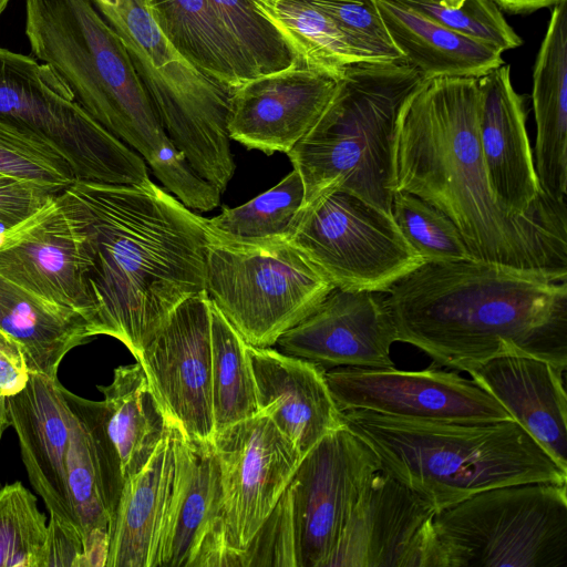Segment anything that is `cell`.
Here are the masks:
<instances>
[{
    "instance_id": "obj_35",
    "label": "cell",
    "mask_w": 567,
    "mask_h": 567,
    "mask_svg": "<svg viewBox=\"0 0 567 567\" xmlns=\"http://www.w3.org/2000/svg\"><path fill=\"white\" fill-rule=\"evenodd\" d=\"M50 529L38 498L21 482L0 488V567H48Z\"/></svg>"
},
{
    "instance_id": "obj_22",
    "label": "cell",
    "mask_w": 567,
    "mask_h": 567,
    "mask_svg": "<svg viewBox=\"0 0 567 567\" xmlns=\"http://www.w3.org/2000/svg\"><path fill=\"white\" fill-rule=\"evenodd\" d=\"M337 81L293 60L284 70L244 82L230 100V140L267 155L287 154L315 126Z\"/></svg>"
},
{
    "instance_id": "obj_46",
    "label": "cell",
    "mask_w": 567,
    "mask_h": 567,
    "mask_svg": "<svg viewBox=\"0 0 567 567\" xmlns=\"http://www.w3.org/2000/svg\"><path fill=\"white\" fill-rule=\"evenodd\" d=\"M10 0H0V17L1 14L3 13V11L6 10L8 3H9Z\"/></svg>"
},
{
    "instance_id": "obj_41",
    "label": "cell",
    "mask_w": 567,
    "mask_h": 567,
    "mask_svg": "<svg viewBox=\"0 0 567 567\" xmlns=\"http://www.w3.org/2000/svg\"><path fill=\"white\" fill-rule=\"evenodd\" d=\"M252 566L297 567V548L287 488L241 555V567Z\"/></svg>"
},
{
    "instance_id": "obj_40",
    "label": "cell",
    "mask_w": 567,
    "mask_h": 567,
    "mask_svg": "<svg viewBox=\"0 0 567 567\" xmlns=\"http://www.w3.org/2000/svg\"><path fill=\"white\" fill-rule=\"evenodd\" d=\"M441 24L480 39L502 52L522 44L491 0H389Z\"/></svg>"
},
{
    "instance_id": "obj_3",
    "label": "cell",
    "mask_w": 567,
    "mask_h": 567,
    "mask_svg": "<svg viewBox=\"0 0 567 567\" xmlns=\"http://www.w3.org/2000/svg\"><path fill=\"white\" fill-rule=\"evenodd\" d=\"M384 297L396 339L440 367L467 371L525 355L567 368V282L473 259L424 262Z\"/></svg>"
},
{
    "instance_id": "obj_13",
    "label": "cell",
    "mask_w": 567,
    "mask_h": 567,
    "mask_svg": "<svg viewBox=\"0 0 567 567\" xmlns=\"http://www.w3.org/2000/svg\"><path fill=\"white\" fill-rule=\"evenodd\" d=\"M90 266L85 215L68 188L21 223L0 231V274L27 291L78 312L87 329Z\"/></svg>"
},
{
    "instance_id": "obj_28",
    "label": "cell",
    "mask_w": 567,
    "mask_h": 567,
    "mask_svg": "<svg viewBox=\"0 0 567 567\" xmlns=\"http://www.w3.org/2000/svg\"><path fill=\"white\" fill-rule=\"evenodd\" d=\"M189 444V470L162 567H228L216 454L213 444Z\"/></svg>"
},
{
    "instance_id": "obj_21",
    "label": "cell",
    "mask_w": 567,
    "mask_h": 567,
    "mask_svg": "<svg viewBox=\"0 0 567 567\" xmlns=\"http://www.w3.org/2000/svg\"><path fill=\"white\" fill-rule=\"evenodd\" d=\"M395 326L381 292L333 288L318 307L282 333L284 353L334 368L394 367Z\"/></svg>"
},
{
    "instance_id": "obj_34",
    "label": "cell",
    "mask_w": 567,
    "mask_h": 567,
    "mask_svg": "<svg viewBox=\"0 0 567 567\" xmlns=\"http://www.w3.org/2000/svg\"><path fill=\"white\" fill-rule=\"evenodd\" d=\"M305 199L302 179L292 169L274 187L235 208L207 219L219 236L246 244L289 241Z\"/></svg>"
},
{
    "instance_id": "obj_8",
    "label": "cell",
    "mask_w": 567,
    "mask_h": 567,
    "mask_svg": "<svg viewBox=\"0 0 567 567\" xmlns=\"http://www.w3.org/2000/svg\"><path fill=\"white\" fill-rule=\"evenodd\" d=\"M567 484H509L436 511L443 567H566Z\"/></svg>"
},
{
    "instance_id": "obj_18",
    "label": "cell",
    "mask_w": 567,
    "mask_h": 567,
    "mask_svg": "<svg viewBox=\"0 0 567 567\" xmlns=\"http://www.w3.org/2000/svg\"><path fill=\"white\" fill-rule=\"evenodd\" d=\"M190 464L172 423L146 465L128 477L110 526L105 567H162Z\"/></svg>"
},
{
    "instance_id": "obj_42",
    "label": "cell",
    "mask_w": 567,
    "mask_h": 567,
    "mask_svg": "<svg viewBox=\"0 0 567 567\" xmlns=\"http://www.w3.org/2000/svg\"><path fill=\"white\" fill-rule=\"evenodd\" d=\"M61 190L0 173V231L31 216Z\"/></svg>"
},
{
    "instance_id": "obj_6",
    "label": "cell",
    "mask_w": 567,
    "mask_h": 567,
    "mask_svg": "<svg viewBox=\"0 0 567 567\" xmlns=\"http://www.w3.org/2000/svg\"><path fill=\"white\" fill-rule=\"evenodd\" d=\"M24 32L32 55L147 164L173 148L126 49L89 0H25Z\"/></svg>"
},
{
    "instance_id": "obj_9",
    "label": "cell",
    "mask_w": 567,
    "mask_h": 567,
    "mask_svg": "<svg viewBox=\"0 0 567 567\" xmlns=\"http://www.w3.org/2000/svg\"><path fill=\"white\" fill-rule=\"evenodd\" d=\"M333 288L290 241L237 243L208 229L206 291L250 346L276 344Z\"/></svg>"
},
{
    "instance_id": "obj_39",
    "label": "cell",
    "mask_w": 567,
    "mask_h": 567,
    "mask_svg": "<svg viewBox=\"0 0 567 567\" xmlns=\"http://www.w3.org/2000/svg\"><path fill=\"white\" fill-rule=\"evenodd\" d=\"M220 23L259 75L288 68L293 58L275 28L251 0H208Z\"/></svg>"
},
{
    "instance_id": "obj_27",
    "label": "cell",
    "mask_w": 567,
    "mask_h": 567,
    "mask_svg": "<svg viewBox=\"0 0 567 567\" xmlns=\"http://www.w3.org/2000/svg\"><path fill=\"white\" fill-rule=\"evenodd\" d=\"M390 39L422 80L480 78L504 63L502 51L389 0H375Z\"/></svg>"
},
{
    "instance_id": "obj_32",
    "label": "cell",
    "mask_w": 567,
    "mask_h": 567,
    "mask_svg": "<svg viewBox=\"0 0 567 567\" xmlns=\"http://www.w3.org/2000/svg\"><path fill=\"white\" fill-rule=\"evenodd\" d=\"M65 483L70 508L82 537L83 566L105 567L111 516L91 439L74 415Z\"/></svg>"
},
{
    "instance_id": "obj_12",
    "label": "cell",
    "mask_w": 567,
    "mask_h": 567,
    "mask_svg": "<svg viewBox=\"0 0 567 567\" xmlns=\"http://www.w3.org/2000/svg\"><path fill=\"white\" fill-rule=\"evenodd\" d=\"M213 447L224 545L229 566L241 567L244 550L276 507L302 456L262 411L216 433Z\"/></svg>"
},
{
    "instance_id": "obj_17",
    "label": "cell",
    "mask_w": 567,
    "mask_h": 567,
    "mask_svg": "<svg viewBox=\"0 0 567 567\" xmlns=\"http://www.w3.org/2000/svg\"><path fill=\"white\" fill-rule=\"evenodd\" d=\"M435 513L426 499L380 468L324 567H443Z\"/></svg>"
},
{
    "instance_id": "obj_24",
    "label": "cell",
    "mask_w": 567,
    "mask_h": 567,
    "mask_svg": "<svg viewBox=\"0 0 567 567\" xmlns=\"http://www.w3.org/2000/svg\"><path fill=\"white\" fill-rule=\"evenodd\" d=\"M246 350L258 410L270 416L302 457L344 425L323 368L271 347L247 343Z\"/></svg>"
},
{
    "instance_id": "obj_33",
    "label": "cell",
    "mask_w": 567,
    "mask_h": 567,
    "mask_svg": "<svg viewBox=\"0 0 567 567\" xmlns=\"http://www.w3.org/2000/svg\"><path fill=\"white\" fill-rule=\"evenodd\" d=\"M246 346L240 333L210 300L215 434L259 412Z\"/></svg>"
},
{
    "instance_id": "obj_10",
    "label": "cell",
    "mask_w": 567,
    "mask_h": 567,
    "mask_svg": "<svg viewBox=\"0 0 567 567\" xmlns=\"http://www.w3.org/2000/svg\"><path fill=\"white\" fill-rule=\"evenodd\" d=\"M0 117L49 142L71 163L78 179L150 181L144 158L95 121L48 64L1 47Z\"/></svg>"
},
{
    "instance_id": "obj_29",
    "label": "cell",
    "mask_w": 567,
    "mask_h": 567,
    "mask_svg": "<svg viewBox=\"0 0 567 567\" xmlns=\"http://www.w3.org/2000/svg\"><path fill=\"white\" fill-rule=\"evenodd\" d=\"M175 50L207 76L236 89L258 76L208 0H144Z\"/></svg>"
},
{
    "instance_id": "obj_14",
    "label": "cell",
    "mask_w": 567,
    "mask_h": 567,
    "mask_svg": "<svg viewBox=\"0 0 567 567\" xmlns=\"http://www.w3.org/2000/svg\"><path fill=\"white\" fill-rule=\"evenodd\" d=\"M379 470L374 453L346 425L327 434L302 457L287 486L297 567L326 566Z\"/></svg>"
},
{
    "instance_id": "obj_26",
    "label": "cell",
    "mask_w": 567,
    "mask_h": 567,
    "mask_svg": "<svg viewBox=\"0 0 567 567\" xmlns=\"http://www.w3.org/2000/svg\"><path fill=\"white\" fill-rule=\"evenodd\" d=\"M535 171L554 202L567 195V0L554 6L533 71Z\"/></svg>"
},
{
    "instance_id": "obj_23",
    "label": "cell",
    "mask_w": 567,
    "mask_h": 567,
    "mask_svg": "<svg viewBox=\"0 0 567 567\" xmlns=\"http://www.w3.org/2000/svg\"><path fill=\"white\" fill-rule=\"evenodd\" d=\"M61 386L58 377L31 371L25 388L8 398L7 410L29 481L50 514L49 523L83 551L82 537L66 493V456L73 414Z\"/></svg>"
},
{
    "instance_id": "obj_31",
    "label": "cell",
    "mask_w": 567,
    "mask_h": 567,
    "mask_svg": "<svg viewBox=\"0 0 567 567\" xmlns=\"http://www.w3.org/2000/svg\"><path fill=\"white\" fill-rule=\"evenodd\" d=\"M275 28L293 60L339 80L353 64L347 43L333 21L307 0H251Z\"/></svg>"
},
{
    "instance_id": "obj_25",
    "label": "cell",
    "mask_w": 567,
    "mask_h": 567,
    "mask_svg": "<svg viewBox=\"0 0 567 567\" xmlns=\"http://www.w3.org/2000/svg\"><path fill=\"white\" fill-rule=\"evenodd\" d=\"M567 471V396L564 371L525 355H502L466 371Z\"/></svg>"
},
{
    "instance_id": "obj_11",
    "label": "cell",
    "mask_w": 567,
    "mask_h": 567,
    "mask_svg": "<svg viewBox=\"0 0 567 567\" xmlns=\"http://www.w3.org/2000/svg\"><path fill=\"white\" fill-rule=\"evenodd\" d=\"M289 241L341 289L386 293L424 264L391 215L341 188L300 210Z\"/></svg>"
},
{
    "instance_id": "obj_16",
    "label": "cell",
    "mask_w": 567,
    "mask_h": 567,
    "mask_svg": "<svg viewBox=\"0 0 567 567\" xmlns=\"http://www.w3.org/2000/svg\"><path fill=\"white\" fill-rule=\"evenodd\" d=\"M168 419L187 441L213 444L210 299L183 301L136 359Z\"/></svg>"
},
{
    "instance_id": "obj_45",
    "label": "cell",
    "mask_w": 567,
    "mask_h": 567,
    "mask_svg": "<svg viewBox=\"0 0 567 567\" xmlns=\"http://www.w3.org/2000/svg\"><path fill=\"white\" fill-rule=\"evenodd\" d=\"M10 426V422L8 419L0 416V439L2 437L4 431Z\"/></svg>"
},
{
    "instance_id": "obj_38",
    "label": "cell",
    "mask_w": 567,
    "mask_h": 567,
    "mask_svg": "<svg viewBox=\"0 0 567 567\" xmlns=\"http://www.w3.org/2000/svg\"><path fill=\"white\" fill-rule=\"evenodd\" d=\"M341 32L353 63L405 61L392 43L375 0H307Z\"/></svg>"
},
{
    "instance_id": "obj_20",
    "label": "cell",
    "mask_w": 567,
    "mask_h": 567,
    "mask_svg": "<svg viewBox=\"0 0 567 567\" xmlns=\"http://www.w3.org/2000/svg\"><path fill=\"white\" fill-rule=\"evenodd\" d=\"M102 401L61 391L86 430L100 465L122 473L124 482L150 461L172 424L140 361L120 365L109 385H99Z\"/></svg>"
},
{
    "instance_id": "obj_7",
    "label": "cell",
    "mask_w": 567,
    "mask_h": 567,
    "mask_svg": "<svg viewBox=\"0 0 567 567\" xmlns=\"http://www.w3.org/2000/svg\"><path fill=\"white\" fill-rule=\"evenodd\" d=\"M89 1L122 41L171 142L197 175L225 192L236 169L227 128L234 90L178 53L144 0Z\"/></svg>"
},
{
    "instance_id": "obj_15",
    "label": "cell",
    "mask_w": 567,
    "mask_h": 567,
    "mask_svg": "<svg viewBox=\"0 0 567 567\" xmlns=\"http://www.w3.org/2000/svg\"><path fill=\"white\" fill-rule=\"evenodd\" d=\"M340 410L441 422L485 423L512 420L508 412L473 380L433 362L421 371L334 368L326 371Z\"/></svg>"
},
{
    "instance_id": "obj_37",
    "label": "cell",
    "mask_w": 567,
    "mask_h": 567,
    "mask_svg": "<svg viewBox=\"0 0 567 567\" xmlns=\"http://www.w3.org/2000/svg\"><path fill=\"white\" fill-rule=\"evenodd\" d=\"M0 173L64 189L78 177L66 157L44 138L0 117Z\"/></svg>"
},
{
    "instance_id": "obj_4",
    "label": "cell",
    "mask_w": 567,
    "mask_h": 567,
    "mask_svg": "<svg viewBox=\"0 0 567 567\" xmlns=\"http://www.w3.org/2000/svg\"><path fill=\"white\" fill-rule=\"evenodd\" d=\"M380 468L436 511L509 484H567V471L513 419L461 423L340 410Z\"/></svg>"
},
{
    "instance_id": "obj_1",
    "label": "cell",
    "mask_w": 567,
    "mask_h": 567,
    "mask_svg": "<svg viewBox=\"0 0 567 567\" xmlns=\"http://www.w3.org/2000/svg\"><path fill=\"white\" fill-rule=\"evenodd\" d=\"M475 78L422 80L400 106L394 192L445 214L473 260L551 281L567 279V219L516 216L496 199L478 134Z\"/></svg>"
},
{
    "instance_id": "obj_44",
    "label": "cell",
    "mask_w": 567,
    "mask_h": 567,
    "mask_svg": "<svg viewBox=\"0 0 567 567\" xmlns=\"http://www.w3.org/2000/svg\"><path fill=\"white\" fill-rule=\"evenodd\" d=\"M498 9L508 13H529L543 8L554 7L563 0H491Z\"/></svg>"
},
{
    "instance_id": "obj_36",
    "label": "cell",
    "mask_w": 567,
    "mask_h": 567,
    "mask_svg": "<svg viewBox=\"0 0 567 567\" xmlns=\"http://www.w3.org/2000/svg\"><path fill=\"white\" fill-rule=\"evenodd\" d=\"M391 213L399 230L424 262L473 259L453 221L422 198L395 190Z\"/></svg>"
},
{
    "instance_id": "obj_43",
    "label": "cell",
    "mask_w": 567,
    "mask_h": 567,
    "mask_svg": "<svg viewBox=\"0 0 567 567\" xmlns=\"http://www.w3.org/2000/svg\"><path fill=\"white\" fill-rule=\"evenodd\" d=\"M30 372L22 348L0 333V416L9 420L7 400L25 388Z\"/></svg>"
},
{
    "instance_id": "obj_30",
    "label": "cell",
    "mask_w": 567,
    "mask_h": 567,
    "mask_svg": "<svg viewBox=\"0 0 567 567\" xmlns=\"http://www.w3.org/2000/svg\"><path fill=\"white\" fill-rule=\"evenodd\" d=\"M0 333L22 348L31 371L51 378L68 352L92 338L78 312L27 291L1 274Z\"/></svg>"
},
{
    "instance_id": "obj_19",
    "label": "cell",
    "mask_w": 567,
    "mask_h": 567,
    "mask_svg": "<svg viewBox=\"0 0 567 567\" xmlns=\"http://www.w3.org/2000/svg\"><path fill=\"white\" fill-rule=\"evenodd\" d=\"M478 134L491 188L498 203L516 216L566 218V203L551 200L542 189L526 131L525 101L501 64L477 78Z\"/></svg>"
},
{
    "instance_id": "obj_5",
    "label": "cell",
    "mask_w": 567,
    "mask_h": 567,
    "mask_svg": "<svg viewBox=\"0 0 567 567\" xmlns=\"http://www.w3.org/2000/svg\"><path fill=\"white\" fill-rule=\"evenodd\" d=\"M421 81L406 61L346 69L315 126L287 153L302 179V208L323 192L341 188L392 216L396 118Z\"/></svg>"
},
{
    "instance_id": "obj_2",
    "label": "cell",
    "mask_w": 567,
    "mask_h": 567,
    "mask_svg": "<svg viewBox=\"0 0 567 567\" xmlns=\"http://www.w3.org/2000/svg\"><path fill=\"white\" fill-rule=\"evenodd\" d=\"M66 188L87 225L90 334L117 339L137 359L171 313L206 290V218L151 179Z\"/></svg>"
}]
</instances>
